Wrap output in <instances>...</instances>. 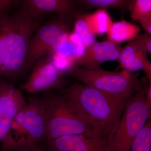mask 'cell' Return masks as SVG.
<instances>
[{"label":"cell","instance_id":"cell-21","mask_svg":"<svg viewBox=\"0 0 151 151\" xmlns=\"http://www.w3.org/2000/svg\"><path fill=\"white\" fill-rule=\"evenodd\" d=\"M12 120L7 118L0 119V142L8 132Z\"/></svg>","mask_w":151,"mask_h":151},{"label":"cell","instance_id":"cell-10","mask_svg":"<svg viewBox=\"0 0 151 151\" xmlns=\"http://www.w3.org/2000/svg\"><path fill=\"white\" fill-rule=\"evenodd\" d=\"M77 0H24L20 10L34 17L54 13L58 16L74 18Z\"/></svg>","mask_w":151,"mask_h":151},{"label":"cell","instance_id":"cell-4","mask_svg":"<svg viewBox=\"0 0 151 151\" xmlns=\"http://www.w3.org/2000/svg\"><path fill=\"white\" fill-rule=\"evenodd\" d=\"M146 88L128 101L119 122L108 137V151H130L135 138L151 116V107L146 100Z\"/></svg>","mask_w":151,"mask_h":151},{"label":"cell","instance_id":"cell-23","mask_svg":"<svg viewBox=\"0 0 151 151\" xmlns=\"http://www.w3.org/2000/svg\"><path fill=\"white\" fill-rule=\"evenodd\" d=\"M138 21L146 33L151 35V14L148 15L140 19Z\"/></svg>","mask_w":151,"mask_h":151},{"label":"cell","instance_id":"cell-9","mask_svg":"<svg viewBox=\"0 0 151 151\" xmlns=\"http://www.w3.org/2000/svg\"><path fill=\"white\" fill-rule=\"evenodd\" d=\"M48 142L52 151H108L107 138L98 135H67Z\"/></svg>","mask_w":151,"mask_h":151},{"label":"cell","instance_id":"cell-12","mask_svg":"<svg viewBox=\"0 0 151 151\" xmlns=\"http://www.w3.org/2000/svg\"><path fill=\"white\" fill-rule=\"evenodd\" d=\"M118 62L123 70L132 72L143 70L146 78L151 82V63L147 53L137 44L134 39L122 48Z\"/></svg>","mask_w":151,"mask_h":151},{"label":"cell","instance_id":"cell-1","mask_svg":"<svg viewBox=\"0 0 151 151\" xmlns=\"http://www.w3.org/2000/svg\"><path fill=\"white\" fill-rule=\"evenodd\" d=\"M62 93L82 113L98 134L107 138L133 96L108 93L82 83L71 85Z\"/></svg>","mask_w":151,"mask_h":151},{"label":"cell","instance_id":"cell-11","mask_svg":"<svg viewBox=\"0 0 151 151\" xmlns=\"http://www.w3.org/2000/svg\"><path fill=\"white\" fill-rule=\"evenodd\" d=\"M28 145L37 144L44 139L46 121L42 99H34L23 108Z\"/></svg>","mask_w":151,"mask_h":151},{"label":"cell","instance_id":"cell-16","mask_svg":"<svg viewBox=\"0 0 151 151\" xmlns=\"http://www.w3.org/2000/svg\"><path fill=\"white\" fill-rule=\"evenodd\" d=\"M73 30L82 41L86 48L97 41L96 35L86 24L83 13L77 12L75 14Z\"/></svg>","mask_w":151,"mask_h":151},{"label":"cell","instance_id":"cell-2","mask_svg":"<svg viewBox=\"0 0 151 151\" xmlns=\"http://www.w3.org/2000/svg\"><path fill=\"white\" fill-rule=\"evenodd\" d=\"M38 19L21 10L0 18V55L5 77H14L26 70L28 48L39 26Z\"/></svg>","mask_w":151,"mask_h":151},{"label":"cell","instance_id":"cell-25","mask_svg":"<svg viewBox=\"0 0 151 151\" xmlns=\"http://www.w3.org/2000/svg\"><path fill=\"white\" fill-rule=\"evenodd\" d=\"M145 96L147 101L151 105V82L148 88L146 89Z\"/></svg>","mask_w":151,"mask_h":151},{"label":"cell","instance_id":"cell-17","mask_svg":"<svg viewBox=\"0 0 151 151\" xmlns=\"http://www.w3.org/2000/svg\"><path fill=\"white\" fill-rule=\"evenodd\" d=\"M151 122H147L133 141L130 151H151Z\"/></svg>","mask_w":151,"mask_h":151},{"label":"cell","instance_id":"cell-26","mask_svg":"<svg viewBox=\"0 0 151 151\" xmlns=\"http://www.w3.org/2000/svg\"><path fill=\"white\" fill-rule=\"evenodd\" d=\"M0 77H5V71L4 68V64L0 55Z\"/></svg>","mask_w":151,"mask_h":151},{"label":"cell","instance_id":"cell-5","mask_svg":"<svg viewBox=\"0 0 151 151\" xmlns=\"http://www.w3.org/2000/svg\"><path fill=\"white\" fill-rule=\"evenodd\" d=\"M68 75L83 84L112 94L133 96L144 85L134 74L126 70L108 71L101 68L73 67Z\"/></svg>","mask_w":151,"mask_h":151},{"label":"cell","instance_id":"cell-22","mask_svg":"<svg viewBox=\"0 0 151 151\" xmlns=\"http://www.w3.org/2000/svg\"><path fill=\"white\" fill-rule=\"evenodd\" d=\"M14 0H0V18L8 14Z\"/></svg>","mask_w":151,"mask_h":151},{"label":"cell","instance_id":"cell-13","mask_svg":"<svg viewBox=\"0 0 151 151\" xmlns=\"http://www.w3.org/2000/svg\"><path fill=\"white\" fill-rule=\"evenodd\" d=\"M0 77V119H13L26 105L20 89Z\"/></svg>","mask_w":151,"mask_h":151},{"label":"cell","instance_id":"cell-20","mask_svg":"<svg viewBox=\"0 0 151 151\" xmlns=\"http://www.w3.org/2000/svg\"><path fill=\"white\" fill-rule=\"evenodd\" d=\"M135 42L147 53H151V37L148 34H139L134 39Z\"/></svg>","mask_w":151,"mask_h":151},{"label":"cell","instance_id":"cell-6","mask_svg":"<svg viewBox=\"0 0 151 151\" xmlns=\"http://www.w3.org/2000/svg\"><path fill=\"white\" fill-rule=\"evenodd\" d=\"M74 18L57 16L38 27L30 40L26 58V70L32 68L41 58L56 51L72 31L71 27L73 26Z\"/></svg>","mask_w":151,"mask_h":151},{"label":"cell","instance_id":"cell-14","mask_svg":"<svg viewBox=\"0 0 151 151\" xmlns=\"http://www.w3.org/2000/svg\"><path fill=\"white\" fill-rule=\"evenodd\" d=\"M140 31L139 26L122 20L113 22L106 34L108 40L120 45L122 42L130 41L134 39Z\"/></svg>","mask_w":151,"mask_h":151},{"label":"cell","instance_id":"cell-3","mask_svg":"<svg viewBox=\"0 0 151 151\" xmlns=\"http://www.w3.org/2000/svg\"><path fill=\"white\" fill-rule=\"evenodd\" d=\"M42 101L46 121L45 139L48 142L67 135H100L63 93L49 94Z\"/></svg>","mask_w":151,"mask_h":151},{"label":"cell","instance_id":"cell-15","mask_svg":"<svg viewBox=\"0 0 151 151\" xmlns=\"http://www.w3.org/2000/svg\"><path fill=\"white\" fill-rule=\"evenodd\" d=\"M83 15L86 24L96 35L107 33L113 23L111 16L105 9H97L92 13Z\"/></svg>","mask_w":151,"mask_h":151},{"label":"cell","instance_id":"cell-7","mask_svg":"<svg viewBox=\"0 0 151 151\" xmlns=\"http://www.w3.org/2000/svg\"><path fill=\"white\" fill-rule=\"evenodd\" d=\"M32 67V72L22 86L27 92L35 94L59 88L63 85V74L54 66L49 57L41 58Z\"/></svg>","mask_w":151,"mask_h":151},{"label":"cell","instance_id":"cell-8","mask_svg":"<svg viewBox=\"0 0 151 151\" xmlns=\"http://www.w3.org/2000/svg\"><path fill=\"white\" fill-rule=\"evenodd\" d=\"M122 49L120 45L108 40L96 42L86 47L83 55L74 60L73 65L92 69L100 67L107 61H118Z\"/></svg>","mask_w":151,"mask_h":151},{"label":"cell","instance_id":"cell-24","mask_svg":"<svg viewBox=\"0 0 151 151\" xmlns=\"http://www.w3.org/2000/svg\"><path fill=\"white\" fill-rule=\"evenodd\" d=\"M12 151H52L50 150H45L38 146L37 144H29L21 147Z\"/></svg>","mask_w":151,"mask_h":151},{"label":"cell","instance_id":"cell-18","mask_svg":"<svg viewBox=\"0 0 151 151\" xmlns=\"http://www.w3.org/2000/svg\"><path fill=\"white\" fill-rule=\"evenodd\" d=\"M128 0H77V2L84 8L92 9H124L127 8Z\"/></svg>","mask_w":151,"mask_h":151},{"label":"cell","instance_id":"cell-19","mask_svg":"<svg viewBox=\"0 0 151 151\" xmlns=\"http://www.w3.org/2000/svg\"><path fill=\"white\" fill-rule=\"evenodd\" d=\"M127 8L134 21L151 14V0H128Z\"/></svg>","mask_w":151,"mask_h":151}]
</instances>
